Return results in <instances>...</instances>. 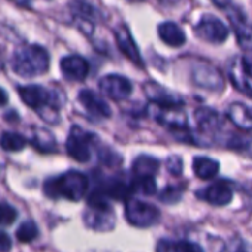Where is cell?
Wrapping results in <instances>:
<instances>
[{
  "label": "cell",
  "instance_id": "obj_2",
  "mask_svg": "<svg viewBox=\"0 0 252 252\" xmlns=\"http://www.w3.org/2000/svg\"><path fill=\"white\" fill-rule=\"evenodd\" d=\"M86 190H88V178L77 171L64 172L63 175L49 178L45 183V194L52 199L64 197L76 202L86 194Z\"/></svg>",
  "mask_w": 252,
  "mask_h": 252
},
{
  "label": "cell",
  "instance_id": "obj_24",
  "mask_svg": "<svg viewBox=\"0 0 252 252\" xmlns=\"http://www.w3.org/2000/svg\"><path fill=\"white\" fill-rule=\"evenodd\" d=\"M132 193H141L144 196H153L158 191V186L155 178L146 177V178H135V181L131 184Z\"/></svg>",
  "mask_w": 252,
  "mask_h": 252
},
{
  "label": "cell",
  "instance_id": "obj_5",
  "mask_svg": "<svg viewBox=\"0 0 252 252\" xmlns=\"http://www.w3.org/2000/svg\"><path fill=\"white\" fill-rule=\"evenodd\" d=\"M125 217L129 224L146 228L160 220V211L152 203L140 199H128L125 205Z\"/></svg>",
  "mask_w": 252,
  "mask_h": 252
},
{
  "label": "cell",
  "instance_id": "obj_10",
  "mask_svg": "<svg viewBox=\"0 0 252 252\" xmlns=\"http://www.w3.org/2000/svg\"><path fill=\"white\" fill-rule=\"evenodd\" d=\"M233 187L227 181H215L208 187L197 191L199 199L214 205V206H225L233 199Z\"/></svg>",
  "mask_w": 252,
  "mask_h": 252
},
{
  "label": "cell",
  "instance_id": "obj_18",
  "mask_svg": "<svg viewBox=\"0 0 252 252\" xmlns=\"http://www.w3.org/2000/svg\"><path fill=\"white\" fill-rule=\"evenodd\" d=\"M158 32H159V37L168 46L180 48V46H183L186 43V34H184V32L175 23H171V21L162 23L159 26Z\"/></svg>",
  "mask_w": 252,
  "mask_h": 252
},
{
  "label": "cell",
  "instance_id": "obj_13",
  "mask_svg": "<svg viewBox=\"0 0 252 252\" xmlns=\"http://www.w3.org/2000/svg\"><path fill=\"white\" fill-rule=\"evenodd\" d=\"M233 12H228L230 23L236 33L237 42L240 48L246 51H252V24L246 23V17L236 8H231Z\"/></svg>",
  "mask_w": 252,
  "mask_h": 252
},
{
  "label": "cell",
  "instance_id": "obj_33",
  "mask_svg": "<svg viewBox=\"0 0 252 252\" xmlns=\"http://www.w3.org/2000/svg\"><path fill=\"white\" fill-rule=\"evenodd\" d=\"M231 246H233V251L231 252H251L249 249H248V246H246V243H243V242H240V240H237V242H231Z\"/></svg>",
  "mask_w": 252,
  "mask_h": 252
},
{
  "label": "cell",
  "instance_id": "obj_28",
  "mask_svg": "<svg viewBox=\"0 0 252 252\" xmlns=\"http://www.w3.org/2000/svg\"><path fill=\"white\" fill-rule=\"evenodd\" d=\"M174 252H205L200 245L190 242V240H180L172 245Z\"/></svg>",
  "mask_w": 252,
  "mask_h": 252
},
{
  "label": "cell",
  "instance_id": "obj_16",
  "mask_svg": "<svg viewBox=\"0 0 252 252\" xmlns=\"http://www.w3.org/2000/svg\"><path fill=\"white\" fill-rule=\"evenodd\" d=\"M228 119L242 131H252V107L243 102H233L227 110Z\"/></svg>",
  "mask_w": 252,
  "mask_h": 252
},
{
  "label": "cell",
  "instance_id": "obj_14",
  "mask_svg": "<svg viewBox=\"0 0 252 252\" xmlns=\"http://www.w3.org/2000/svg\"><path fill=\"white\" fill-rule=\"evenodd\" d=\"M60 67H61L63 74L68 80L82 82L88 77V73H89V63L79 55L64 57L60 63Z\"/></svg>",
  "mask_w": 252,
  "mask_h": 252
},
{
  "label": "cell",
  "instance_id": "obj_6",
  "mask_svg": "<svg viewBox=\"0 0 252 252\" xmlns=\"http://www.w3.org/2000/svg\"><path fill=\"white\" fill-rule=\"evenodd\" d=\"M92 143H94V137L89 132L83 131L79 126H73L67 138L65 149L70 158H73L80 163H85L91 159Z\"/></svg>",
  "mask_w": 252,
  "mask_h": 252
},
{
  "label": "cell",
  "instance_id": "obj_31",
  "mask_svg": "<svg viewBox=\"0 0 252 252\" xmlns=\"http://www.w3.org/2000/svg\"><path fill=\"white\" fill-rule=\"evenodd\" d=\"M240 64H242L243 74L246 77L252 79V55H243L242 60H240Z\"/></svg>",
  "mask_w": 252,
  "mask_h": 252
},
{
  "label": "cell",
  "instance_id": "obj_1",
  "mask_svg": "<svg viewBox=\"0 0 252 252\" xmlns=\"http://www.w3.org/2000/svg\"><path fill=\"white\" fill-rule=\"evenodd\" d=\"M12 70L21 77L42 76L49 70V54L39 45L23 46L12 57Z\"/></svg>",
  "mask_w": 252,
  "mask_h": 252
},
{
  "label": "cell",
  "instance_id": "obj_12",
  "mask_svg": "<svg viewBox=\"0 0 252 252\" xmlns=\"http://www.w3.org/2000/svg\"><path fill=\"white\" fill-rule=\"evenodd\" d=\"M79 101L86 108L88 113H91L98 119H107L111 116L110 105L105 102V99L91 89H82L79 92Z\"/></svg>",
  "mask_w": 252,
  "mask_h": 252
},
{
  "label": "cell",
  "instance_id": "obj_30",
  "mask_svg": "<svg viewBox=\"0 0 252 252\" xmlns=\"http://www.w3.org/2000/svg\"><path fill=\"white\" fill-rule=\"evenodd\" d=\"M181 166H183V162L178 156H171L168 159V169L171 174H174V175L181 174Z\"/></svg>",
  "mask_w": 252,
  "mask_h": 252
},
{
  "label": "cell",
  "instance_id": "obj_25",
  "mask_svg": "<svg viewBox=\"0 0 252 252\" xmlns=\"http://www.w3.org/2000/svg\"><path fill=\"white\" fill-rule=\"evenodd\" d=\"M225 144L228 149H233L236 152H242V153L252 156V138L248 135H231Z\"/></svg>",
  "mask_w": 252,
  "mask_h": 252
},
{
  "label": "cell",
  "instance_id": "obj_11",
  "mask_svg": "<svg viewBox=\"0 0 252 252\" xmlns=\"http://www.w3.org/2000/svg\"><path fill=\"white\" fill-rule=\"evenodd\" d=\"M144 91H146L147 96L156 105L160 107V110H175L183 105V99L180 96H177L175 94H171L169 91H166L165 88H162L158 83L149 82L144 86Z\"/></svg>",
  "mask_w": 252,
  "mask_h": 252
},
{
  "label": "cell",
  "instance_id": "obj_23",
  "mask_svg": "<svg viewBox=\"0 0 252 252\" xmlns=\"http://www.w3.org/2000/svg\"><path fill=\"white\" fill-rule=\"evenodd\" d=\"M32 143H33V146H34L37 150H40V152H45V153H48V152H55V140H54V137H52L48 131H45V129H37V131L33 134Z\"/></svg>",
  "mask_w": 252,
  "mask_h": 252
},
{
  "label": "cell",
  "instance_id": "obj_26",
  "mask_svg": "<svg viewBox=\"0 0 252 252\" xmlns=\"http://www.w3.org/2000/svg\"><path fill=\"white\" fill-rule=\"evenodd\" d=\"M39 236V228L33 221H26L23 222L18 230H17V239L21 243H30Z\"/></svg>",
  "mask_w": 252,
  "mask_h": 252
},
{
  "label": "cell",
  "instance_id": "obj_29",
  "mask_svg": "<svg viewBox=\"0 0 252 252\" xmlns=\"http://www.w3.org/2000/svg\"><path fill=\"white\" fill-rule=\"evenodd\" d=\"M181 196H183V190L180 187H166L160 193V200L166 203H175L181 199Z\"/></svg>",
  "mask_w": 252,
  "mask_h": 252
},
{
  "label": "cell",
  "instance_id": "obj_21",
  "mask_svg": "<svg viewBox=\"0 0 252 252\" xmlns=\"http://www.w3.org/2000/svg\"><path fill=\"white\" fill-rule=\"evenodd\" d=\"M196 120H197L199 128L205 134L217 132L220 129L221 123H222L218 113H215L211 108H199V110H196Z\"/></svg>",
  "mask_w": 252,
  "mask_h": 252
},
{
  "label": "cell",
  "instance_id": "obj_9",
  "mask_svg": "<svg viewBox=\"0 0 252 252\" xmlns=\"http://www.w3.org/2000/svg\"><path fill=\"white\" fill-rule=\"evenodd\" d=\"M101 92L111 99H125L132 94V83L120 74H108L99 80Z\"/></svg>",
  "mask_w": 252,
  "mask_h": 252
},
{
  "label": "cell",
  "instance_id": "obj_19",
  "mask_svg": "<svg viewBox=\"0 0 252 252\" xmlns=\"http://www.w3.org/2000/svg\"><path fill=\"white\" fill-rule=\"evenodd\" d=\"M193 171L194 175L200 180H212L214 177L218 175L220 163L211 158L197 156L193 159Z\"/></svg>",
  "mask_w": 252,
  "mask_h": 252
},
{
  "label": "cell",
  "instance_id": "obj_34",
  "mask_svg": "<svg viewBox=\"0 0 252 252\" xmlns=\"http://www.w3.org/2000/svg\"><path fill=\"white\" fill-rule=\"evenodd\" d=\"M6 102H8V94H6V91H5V89L0 88V107L5 105Z\"/></svg>",
  "mask_w": 252,
  "mask_h": 252
},
{
  "label": "cell",
  "instance_id": "obj_7",
  "mask_svg": "<svg viewBox=\"0 0 252 252\" xmlns=\"http://www.w3.org/2000/svg\"><path fill=\"white\" fill-rule=\"evenodd\" d=\"M194 33L199 39L214 45L224 43L228 37L227 26L214 15H203L194 26Z\"/></svg>",
  "mask_w": 252,
  "mask_h": 252
},
{
  "label": "cell",
  "instance_id": "obj_17",
  "mask_svg": "<svg viewBox=\"0 0 252 252\" xmlns=\"http://www.w3.org/2000/svg\"><path fill=\"white\" fill-rule=\"evenodd\" d=\"M99 190L107 199H116V200H128L129 196L132 194L131 184L125 183L117 178H111L107 183H104Z\"/></svg>",
  "mask_w": 252,
  "mask_h": 252
},
{
  "label": "cell",
  "instance_id": "obj_27",
  "mask_svg": "<svg viewBox=\"0 0 252 252\" xmlns=\"http://www.w3.org/2000/svg\"><path fill=\"white\" fill-rule=\"evenodd\" d=\"M17 220V211L9 203H0V225H11Z\"/></svg>",
  "mask_w": 252,
  "mask_h": 252
},
{
  "label": "cell",
  "instance_id": "obj_4",
  "mask_svg": "<svg viewBox=\"0 0 252 252\" xmlns=\"http://www.w3.org/2000/svg\"><path fill=\"white\" fill-rule=\"evenodd\" d=\"M21 99L32 107L33 110L39 111V114L51 123H57L58 119V108L54 104V96L52 94L39 85H27V86H21L18 89Z\"/></svg>",
  "mask_w": 252,
  "mask_h": 252
},
{
  "label": "cell",
  "instance_id": "obj_3",
  "mask_svg": "<svg viewBox=\"0 0 252 252\" xmlns=\"http://www.w3.org/2000/svg\"><path fill=\"white\" fill-rule=\"evenodd\" d=\"M85 224L96 231H110L116 224L114 211L108 199L99 189H95L88 197V209L83 212Z\"/></svg>",
  "mask_w": 252,
  "mask_h": 252
},
{
  "label": "cell",
  "instance_id": "obj_8",
  "mask_svg": "<svg viewBox=\"0 0 252 252\" xmlns=\"http://www.w3.org/2000/svg\"><path fill=\"white\" fill-rule=\"evenodd\" d=\"M191 79L196 86L208 89V91H222L224 89V79L222 74L212 65L208 64H197L191 70Z\"/></svg>",
  "mask_w": 252,
  "mask_h": 252
},
{
  "label": "cell",
  "instance_id": "obj_22",
  "mask_svg": "<svg viewBox=\"0 0 252 252\" xmlns=\"http://www.w3.org/2000/svg\"><path fill=\"white\" fill-rule=\"evenodd\" d=\"M26 146V138L17 132H3L0 137V147L6 152H21Z\"/></svg>",
  "mask_w": 252,
  "mask_h": 252
},
{
  "label": "cell",
  "instance_id": "obj_20",
  "mask_svg": "<svg viewBox=\"0 0 252 252\" xmlns=\"http://www.w3.org/2000/svg\"><path fill=\"white\" fill-rule=\"evenodd\" d=\"M159 166L160 163L158 159L152 156H138L132 163V172L135 178H146V177L155 178V175L159 171Z\"/></svg>",
  "mask_w": 252,
  "mask_h": 252
},
{
  "label": "cell",
  "instance_id": "obj_32",
  "mask_svg": "<svg viewBox=\"0 0 252 252\" xmlns=\"http://www.w3.org/2000/svg\"><path fill=\"white\" fill-rule=\"evenodd\" d=\"M11 248H12L11 237L3 230H0V252H8Z\"/></svg>",
  "mask_w": 252,
  "mask_h": 252
},
{
  "label": "cell",
  "instance_id": "obj_15",
  "mask_svg": "<svg viewBox=\"0 0 252 252\" xmlns=\"http://www.w3.org/2000/svg\"><path fill=\"white\" fill-rule=\"evenodd\" d=\"M116 42H117L119 49L122 51V54L126 58H129L132 63H135L140 67L143 65V60H141L138 46L135 45V42H134L129 30L126 29L125 26H122L120 29H117V32H116Z\"/></svg>",
  "mask_w": 252,
  "mask_h": 252
}]
</instances>
